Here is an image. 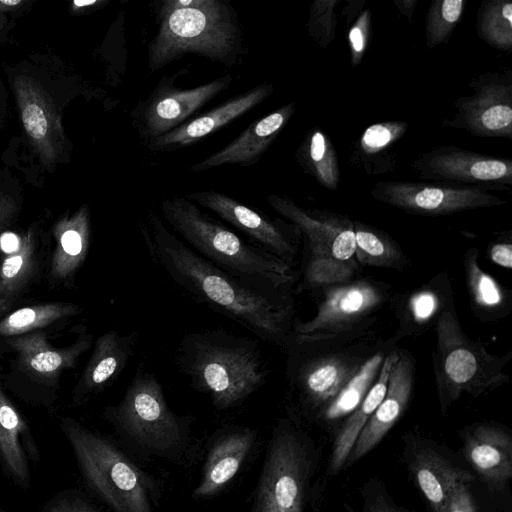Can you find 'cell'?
<instances>
[{
  "instance_id": "6da1fadb",
  "label": "cell",
  "mask_w": 512,
  "mask_h": 512,
  "mask_svg": "<svg viewBox=\"0 0 512 512\" xmlns=\"http://www.w3.org/2000/svg\"><path fill=\"white\" fill-rule=\"evenodd\" d=\"M140 231L151 262L179 290L257 339L284 348L295 319L292 294L263 291L217 267L171 233L152 211L141 221Z\"/></svg>"
},
{
  "instance_id": "7a4b0ae2",
  "label": "cell",
  "mask_w": 512,
  "mask_h": 512,
  "mask_svg": "<svg viewBox=\"0 0 512 512\" xmlns=\"http://www.w3.org/2000/svg\"><path fill=\"white\" fill-rule=\"evenodd\" d=\"M176 362L193 389L220 411L243 404L267 381L268 370L259 339L224 329L184 335Z\"/></svg>"
},
{
  "instance_id": "3957f363",
  "label": "cell",
  "mask_w": 512,
  "mask_h": 512,
  "mask_svg": "<svg viewBox=\"0 0 512 512\" xmlns=\"http://www.w3.org/2000/svg\"><path fill=\"white\" fill-rule=\"evenodd\" d=\"M161 212L172 229L200 256L244 282L274 294H292L294 267L244 240L185 197L165 199Z\"/></svg>"
},
{
  "instance_id": "277c9868",
  "label": "cell",
  "mask_w": 512,
  "mask_h": 512,
  "mask_svg": "<svg viewBox=\"0 0 512 512\" xmlns=\"http://www.w3.org/2000/svg\"><path fill=\"white\" fill-rule=\"evenodd\" d=\"M103 417L128 449L141 459H162L178 465L196 456L193 417L170 409L156 376L139 365L122 399L109 405Z\"/></svg>"
},
{
  "instance_id": "5b68a950",
  "label": "cell",
  "mask_w": 512,
  "mask_h": 512,
  "mask_svg": "<svg viewBox=\"0 0 512 512\" xmlns=\"http://www.w3.org/2000/svg\"><path fill=\"white\" fill-rule=\"evenodd\" d=\"M158 30L148 46V68L156 71L186 54L232 65L242 51V31L230 3L164 0Z\"/></svg>"
},
{
  "instance_id": "8992f818",
  "label": "cell",
  "mask_w": 512,
  "mask_h": 512,
  "mask_svg": "<svg viewBox=\"0 0 512 512\" xmlns=\"http://www.w3.org/2000/svg\"><path fill=\"white\" fill-rule=\"evenodd\" d=\"M60 426L86 485L112 512H154L162 496L158 479L76 420L64 418Z\"/></svg>"
},
{
  "instance_id": "52a82bcc",
  "label": "cell",
  "mask_w": 512,
  "mask_h": 512,
  "mask_svg": "<svg viewBox=\"0 0 512 512\" xmlns=\"http://www.w3.org/2000/svg\"><path fill=\"white\" fill-rule=\"evenodd\" d=\"M340 341L302 342L289 336L286 376L301 412L316 417L377 350L340 346Z\"/></svg>"
},
{
  "instance_id": "ba28073f",
  "label": "cell",
  "mask_w": 512,
  "mask_h": 512,
  "mask_svg": "<svg viewBox=\"0 0 512 512\" xmlns=\"http://www.w3.org/2000/svg\"><path fill=\"white\" fill-rule=\"evenodd\" d=\"M434 369L442 408L463 392L478 396L508 380L504 357L490 354L461 330L453 310L444 309L436 322Z\"/></svg>"
},
{
  "instance_id": "9c48e42d",
  "label": "cell",
  "mask_w": 512,
  "mask_h": 512,
  "mask_svg": "<svg viewBox=\"0 0 512 512\" xmlns=\"http://www.w3.org/2000/svg\"><path fill=\"white\" fill-rule=\"evenodd\" d=\"M312 472L307 437L287 418L274 425L249 512H303Z\"/></svg>"
},
{
  "instance_id": "30bf717a",
  "label": "cell",
  "mask_w": 512,
  "mask_h": 512,
  "mask_svg": "<svg viewBox=\"0 0 512 512\" xmlns=\"http://www.w3.org/2000/svg\"><path fill=\"white\" fill-rule=\"evenodd\" d=\"M322 299L308 321L294 319L290 336L302 342L352 339L374 320L389 296L384 283L359 279L321 289Z\"/></svg>"
},
{
  "instance_id": "8fae6325",
  "label": "cell",
  "mask_w": 512,
  "mask_h": 512,
  "mask_svg": "<svg viewBox=\"0 0 512 512\" xmlns=\"http://www.w3.org/2000/svg\"><path fill=\"white\" fill-rule=\"evenodd\" d=\"M488 186L444 185L407 181L378 182L370 191L377 201L421 215H448L505 203Z\"/></svg>"
},
{
  "instance_id": "7c38bea8",
  "label": "cell",
  "mask_w": 512,
  "mask_h": 512,
  "mask_svg": "<svg viewBox=\"0 0 512 512\" xmlns=\"http://www.w3.org/2000/svg\"><path fill=\"white\" fill-rule=\"evenodd\" d=\"M174 82L172 78L163 77L149 97L133 110L134 126L146 143L188 121L218 94L227 90L232 78L224 75L189 89L175 87Z\"/></svg>"
},
{
  "instance_id": "4fadbf2b",
  "label": "cell",
  "mask_w": 512,
  "mask_h": 512,
  "mask_svg": "<svg viewBox=\"0 0 512 512\" xmlns=\"http://www.w3.org/2000/svg\"><path fill=\"white\" fill-rule=\"evenodd\" d=\"M184 197L214 212L244 233L252 243L294 267L301 234L292 223L280 218L272 219L222 192L211 189L194 191Z\"/></svg>"
},
{
  "instance_id": "5bb4252c",
  "label": "cell",
  "mask_w": 512,
  "mask_h": 512,
  "mask_svg": "<svg viewBox=\"0 0 512 512\" xmlns=\"http://www.w3.org/2000/svg\"><path fill=\"white\" fill-rule=\"evenodd\" d=\"M267 201L276 212L297 227L304 241V252L357 263L354 257V221L304 209L290 198L276 194H270Z\"/></svg>"
},
{
  "instance_id": "9a60e30c",
  "label": "cell",
  "mask_w": 512,
  "mask_h": 512,
  "mask_svg": "<svg viewBox=\"0 0 512 512\" xmlns=\"http://www.w3.org/2000/svg\"><path fill=\"white\" fill-rule=\"evenodd\" d=\"M419 177L472 186L511 185L512 161L495 158L454 146L438 147L421 155L414 163Z\"/></svg>"
},
{
  "instance_id": "2e32d148",
  "label": "cell",
  "mask_w": 512,
  "mask_h": 512,
  "mask_svg": "<svg viewBox=\"0 0 512 512\" xmlns=\"http://www.w3.org/2000/svg\"><path fill=\"white\" fill-rule=\"evenodd\" d=\"M474 93L457 100L449 125L481 137L512 136V83L498 74L474 82Z\"/></svg>"
},
{
  "instance_id": "e0dca14e",
  "label": "cell",
  "mask_w": 512,
  "mask_h": 512,
  "mask_svg": "<svg viewBox=\"0 0 512 512\" xmlns=\"http://www.w3.org/2000/svg\"><path fill=\"white\" fill-rule=\"evenodd\" d=\"M13 89L23 128L41 162L55 164L64 149V131L55 103L35 79L19 75Z\"/></svg>"
},
{
  "instance_id": "ac0fdd59",
  "label": "cell",
  "mask_w": 512,
  "mask_h": 512,
  "mask_svg": "<svg viewBox=\"0 0 512 512\" xmlns=\"http://www.w3.org/2000/svg\"><path fill=\"white\" fill-rule=\"evenodd\" d=\"M258 437L255 429L228 425L212 436L193 499L207 500L219 495L236 477L252 452Z\"/></svg>"
},
{
  "instance_id": "d6986e66",
  "label": "cell",
  "mask_w": 512,
  "mask_h": 512,
  "mask_svg": "<svg viewBox=\"0 0 512 512\" xmlns=\"http://www.w3.org/2000/svg\"><path fill=\"white\" fill-rule=\"evenodd\" d=\"M414 372L412 357L406 351H399L385 396L357 437L345 464L352 465L370 452L400 418L411 396Z\"/></svg>"
},
{
  "instance_id": "ffe728a7",
  "label": "cell",
  "mask_w": 512,
  "mask_h": 512,
  "mask_svg": "<svg viewBox=\"0 0 512 512\" xmlns=\"http://www.w3.org/2000/svg\"><path fill=\"white\" fill-rule=\"evenodd\" d=\"M270 84L257 85L220 105L190 119L148 144L152 151H171L187 147L224 128L261 104L273 92Z\"/></svg>"
},
{
  "instance_id": "44dd1931",
  "label": "cell",
  "mask_w": 512,
  "mask_h": 512,
  "mask_svg": "<svg viewBox=\"0 0 512 512\" xmlns=\"http://www.w3.org/2000/svg\"><path fill=\"white\" fill-rule=\"evenodd\" d=\"M406 442L405 457L417 487L434 512H447L452 489L459 483H470L473 476L422 440Z\"/></svg>"
},
{
  "instance_id": "7402d4cb",
  "label": "cell",
  "mask_w": 512,
  "mask_h": 512,
  "mask_svg": "<svg viewBox=\"0 0 512 512\" xmlns=\"http://www.w3.org/2000/svg\"><path fill=\"white\" fill-rule=\"evenodd\" d=\"M295 112V103H288L251 123L234 140L202 161L191 165L195 172L227 164L250 166L258 162Z\"/></svg>"
},
{
  "instance_id": "603a6c76",
  "label": "cell",
  "mask_w": 512,
  "mask_h": 512,
  "mask_svg": "<svg viewBox=\"0 0 512 512\" xmlns=\"http://www.w3.org/2000/svg\"><path fill=\"white\" fill-rule=\"evenodd\" d=\"M463 452L483 482L502 490L512 476V439L502 428L478 424L463 434Z\"/></svg>"
},
{
  "instance_id": "cb8c5ba5",
  "label": "cell",
  "mask_w": 512,
  "mask_h": 512,
  "mask_svg": "<svg viewBox=\"0 0 512 512\" xmlns=\"http://www.w3.org/2000/svg\"><path fill=\"white\" fill-rule=\"evenodd\" d=\"M136 341L135 332L110 330L99 336L75 387V400L82 402L108 387L125 369Z\"/></svg>"
},
{
  "instance_id": "d4e9b609",
  "label": "cell",
  "mask_w": 512,
  "mask_h": 512,
  "mask_svg": "<svg viewBox=\"0 0 512 512\" xmlns=\"http://www.w3.org/2000/svg\"><path fill=\"white\" fill-rule=\"evenodd\" d=\"M39 451L29 427L0 388V461L20 487L30 483V462L39 461Z\"/></svg>"
},
{
  "instance_id": "484cf974",
  "label": "cell",
  "mask_w": 512,
  "mask_h": 512,
  "mask_svg": "<svg viewBox=\"0 0 512 512\" xmlns=\"http://www.w3.org/2000/svg\"><path fill=\"white\" fill-rule=\"evenodd\" d=\"M22 367L32 376L50 381L67 368L75 365L78 358L92 344V336L85 334L63 349L52 347L43 332L19 335L8 339Z\"/></svg>"
},
{
  "instance_id": "4316f807",
  "label": "cell",
  "mask_w": 512,
  "mask_h": 512,
  "mask_svg": "<svg viewBox=\"0 0 512 512\" xmlns=\"http://www.w3.org/2000/svg\"><path fill=\"white\" fill-rule=\"evenodd\" d=\"M56 247L51 259L50 276L56 282L69 281L84 263L91 238L90 213L83 205L53 227Z\"/></svg>"
},
{
  "instance_id": "83f0119b",
  "label": "cell",
  "mask_w": 512,
  "mask_h": 512,
  "mask_svg": "<svg viewBox=\"0 0 512 512\" xmlns=\"http://www.w3.org/2000/svg\"><path fill=\"white\" fill-rule=\"evenodd\" d=\"M399 357V350L391 349L387 352L379 375L358 407L346 418L340 426L332 446L329 462V473L336 474L345 465L348 455L367 423L385 396L388 387L391 369Z\"/></svg>"
},
{
  "instance_id": "f1b7e54d",
  "label": "cell",
  "mask_w": 512,
  "mask_h": 512,
  "mask_svg": "<svg viewBox=\"0 0 512 512\" xmlns=\"http://www.w3.org/2000/svg\"><path fill=\"white\" fill-rule=\"evenodd\" d=\"M386 354L384 349H377L315 418L333 422L350 415L375 383Z\"/></svg>"
},
{
  "instance_id": "f546056e",
  "label": "cell",
  "mask_w": 512,
  "mask_h": 512,
  "mask_svg": "<svg viewBox=\"0 0 512 512\" xmlns=\"http://www.w3.org/2000/svg\"><path fill=\"white\" fill-rule=\"evenodd\" d=\"M407 129V124L400 121L376 123L366 128L356 153L367 172L380 173L392 169V148Z\"/></svg>"
},
{
  "instance_id": "4dcf8cb0",
  "label": "cell",
  "mask_w": 512,
  "mask_h": 512,
  "mask_svg": "<svg viewBox=\"0 0 512 512\" xmlns=\"http://www.w3.org/2000/svg\"><path fill=\"white\" fill-rule=\"evenodd\" d=\"M355 260L362 265L400 269L408 259L386 234L362 222L354 221Z\"/></svg>"
},
{
  "instance_id": "1f68e13d",
  "label": "cell",
  "mask_w": 512,
  "mask_h": 512,
  "mask_svg": "<svg viewBox=\"0 0 512 512\" xmlns=\"http://www.w3.org/2000/svg\"><path fill=\"white\" fill-rule=\"evenodd\" d=\"M301 166L322 186L335 190L339 184V165L336 151L329 138L313 129L297 151Z\"/></svg>"
},
{
  "instance_id": "d6a6232c",
  "label": "cell",
  "mask_w": 512,
  "mask_h": 512,
  "mask_svg": "<svg viewBox=\"0 0 512 512\" xmlns=\"http://www.w3.org/2000/svg\"><path fill=\"white\" fill-rule=\"evenodd\" d=\"M79 312L80 308L77 305L63 302L22 307L0 321V335L8 337L24 335Z\"/></svg>"
},
{
  "instance_id": "836d02e7",
  "label": "cell",
  "mask_w": 512,
  "mask_h": 512,
  "mask_svg": "<svg viewBox=\"0 0 512 512\" xmlns=\"http://www.w3.org/2000/svg\"><path fill=\"white\" fill-rule=\"evenodd\" d=\"M358 263L304 252L301 289L318 290L354 280Z\"/></svg>"
},
{
  "instance_id": "e575fe53",
  "label": "cell",
  "mask_w": 512,
  "mask_h": 512,
  "mask_svg": "<svg viewBox=\"0 0 512 512\" xmlns=\"http://www.w3.org/2000/svg\"><path fill=\"white\" fill-rule=\"evenodd\" d=\"M35 235L32 229L23 233L19 248L4 257L0 265V287L5 303L26 284L33 268Z\"/></svg>"
},
{
  "instance_id": "d590c367",
  "label": "cell",
  "mask_w": 512,
  "mask_h": 512,
  "mask_svg": "<svg viewBox=\"0 0 512 512\" xmlns=\"http://www.w3.org/2000/svg\"><path fill=\"white\" fill-rule=\"evenodd\" d=\"M479 36L494 48L512 47V3L509 0L484 2L477 18Z\"/></svg>"
},
{
  "instance_id": "8d00e7d4",
  "label": "cell",
  "mask_w": 512,
  "mask_h": 512,
  "mask_svg": "<svg viewBox=\"0 0 512 512\" xmlns=\"http://www.w3.org/2000/svg\"><path fill=\"white\" fill-rule=\"evenodd\" d=\"M465 271L472 300L477 308L494 313L504 307L503 290L496 280L484 272L478 264V253L471 249L466 253Z\"/></svg>"
},
{
  "instance_id": "74e56055",
  "label": "cell",
  "mask_w": 512,
  "mask_h": 512,
  "mask_svg": "<svg viewBox=\"0 0 512 512\" xmlns=\"http://www.w3.org/2000/svg\"><path fill=\"white\" fill-rule=\"evenodd\" d=\"M464 4L463 0H437L431 4L425 27L429 48L448 40L461 17Z\"/></svg>"
},
{
  "instance_id": "f35d334b",
  "label": "cell",
  "mask_w": 512,
  "mask_h": 512,
  "mask_svg": "<svg viewBox=\"0 0 512 512\" xmlns=\"http://www.w3.org/2000/svg\"><path fill=\"white\" fill-rule=\"evenodd\" d=\"M338 1H315L310 8L309 34L323 47L335 37L336 16L334 6Z\"/></svg>"
},
{
  "instance_id": "ab89813d",
  "label": "cell",
  "mask_w": 512,
  "mask_h": 512,
  "mask_svg": "<svg viewBox=\"0 0 512 512\" xmlns=\"http://www.w3.org/2000/svg\"><path fill=\"white\" fill-rule=\"evenodd\" d=\"M438 311H440V299L431 289L415 292L409 298L407 317L413 325L428 324Z\"/></svg>"
},
{
  "instance_id": "60d3db41",
  "label": "cell",
  "mask_w": 512,
  "mask_h": 512,
  "mask_svg": "<svg viewBox=\"0 0 512 512\" xmlns=\"http://www.w3.org/2000/svg\"><path fill=\"white\" fill-rule=\"evenodd\" d=\"M369 24L370 13L366 10L358 17L350 29L349 41L351 48V63L354 66L361 61L363 52L367 46Z\"/></svg>"
},
{
  "instance_id": "b9f144b4",
  "label": "cell",
  "mask_w": 512,
  "mask_h": 512,
  "mask_svg": "<svg viewBox=\"0 0 512 512\" xmlns=\"http://www.w3.org/2000/svg\"><path fill=\"white\" fill-rule=\"evenodd\" d=\"M43 512H99L85 497L78 494L58 495Z\"/></svg>"
},
{
  "instance_id": "7bdbcfd3",
  "label": "cell",
  "mask_w": 512,
  "mask_h": 512,
  "mask_svg": "<svg viewBox=\"0 0 512 512\" xmlns=\"http://www.w3.org/2000/svg\"><path fill=\"white\" fill-rule=\"evenodd\" d=\"M363 512H406L396 506L382 489L373 488L364 495Z\"/></svg>"
},
{
  "instance_id": "ee69618b",
  "label": "cell",
  "mask_w": 512,
  "mask_h": 512,
  "mask_svg": "<svg viewBox=\"0 0 512 512\" xmlns=\"http://www.w3.org/2000/svg\"><path fill=\"white\" fill-rule=\"evenodd\" d=\"M447 512H477L468 483H459L452 489Z\"/></svg>"
},
{
  "instance_id": "f6af8a7d",
  "label": "cell",
  "mask_w": 512,
  "mask_h": 512,
  "mask_svg": "<svg viewBox=\"0 0 512 512\" xmlns=\"http://www.w3.org/2000/svg\"><path fill=\"white\" fill-rule=\"evenodd\" d=\"M17 211L18 206L14 198L7 194L0 193V234L9 226Z\"/></svg>"
},
{
  "instance_id": "bcb514c9",
  "label": "cell",
  "mask_w": 512,
  "mask_h": 512,
  "mask_svg": "<svg viewBox=\"0 0 512 512\" xmlns=\"http://www.w3.org/2000/svg\"><path fill=\"white\" fill-rule=\"evenodd\" d=\"M491 260L501 267L511 269L512 267V244L496 243L490 249Z\"/></svg>"
},
{
  "instance_id": "7dc6e473",
  "label": "cell",
  "mask_w": 512,
  "mask_h": 512,
  "mask_svg": "<svg viewBox=\"0 0 512 512\" xmlns=\"http://www.w3.org/2000/svg\"><path fill=\"white\" fill-rule=\"evenodd\" d=\"M22 235L14 232L4 231L0 234V249L5 252V256L15 252L22 241Z\"/></svg>"
},
{
  "instance_id": "c3c4849f",
  "label": "cell",
  "mask_w": 512,
  "mask_h": 512,
  "mask_svg": "<svg viewBox=\"0 0 512 512\" xmlns=\"http://www.w3.org/2000/svg\"><path fill=\"white\" fill-rule=\"evenodd\" d=\"M108 3L107 0H75L72 2L71 7L74 11H82L87 9H93V8H101L102 6L106 5Z\"/></svg>"
},
{
  "instance_id": "681fc988",
  "label": "cell",
  "mask_w": 512,
  "mask_h": 512,
  "mask_svg": "<svg viewBox=\"0 0 512 512\" xmlns=\"http://www.w3.org/2000/svg\"><path fill=\"white\" fill-rule=\"evenodd\" d=\"M23 4L24 2L22 0H0V14L14 11Z\"/></svg>"
},
{
  "instance_id": "f907efd6",
  "label": "cell",
  "mask_w": 512,
  "mask_h": 512,
  "mask_svg": "<svg viewBox=\"0 0 512 512\" xmlns=\"http://www.w3.org/2000/svg\"><path fill=\"white\" fill-rule=\"evenodd\" d=\"M415 0H401V1H395V4L397 5L398 9L409 19H411L412 12L414 10V7H410L412 3H414Z\"/></svg>"
},
{
  "instance_id": "816d5d0a",
  "label": "cell",
  "mask_w": 512,
  "mask_h": 512,
  "mask_svg": "<svg viewBox=\"0 0 512 512\" xmlns=\"http://www.w3.org/2000/svg\"><path fill=\"white\" fill-rule=\"evenodd\" d=\"M5 23H6V18L4 16V14H0V32L2 31Z\"/></svg>"
},
{
  "instance_id": "f5cc1de1",
  "label": "cell",
  "mask_w": 512,
  "mask_h": 512,
  "mask_svg": "<svg viewBox=\"0 0 512 512\" xmlns=\"http://www.w3.org/2000/svg\"><path fill=\"white\" fill-rule=\"evenodd\" d=\"M6 306V303L4 302L1 294V287H0V311H2Z\"/></svg>"
},
{
  "instance_id": "db71d44e",
  "label": "cell",
  "mask_w": 512,
  "mask_h": 512,
  "mask_svg": "<svg viewBox=\"0 0 512 512\" xmlns=\"http://www.w3.org/2000/svg\"><path fill=\"white\" fill-rule=\"evenodd\" d=\"M1 512V511H0Z\"/></svg>"
}]
</instances>
